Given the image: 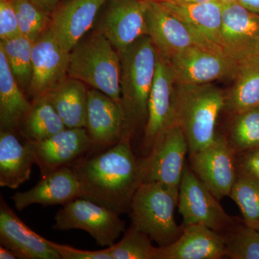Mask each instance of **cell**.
Here are the masks:
<instances>
[{"instance_id":"obj_1","label":"cell","mask_w":259,"mask_h":259,"mask_svg":"<svg viewBox=\"0 0 259 259\" xmlns=\"http://www.w3.org/2000/svg\"><path fill=\"white\" fill-rule=\"evenodd\" d=\"M71 167L81 185L80 197L118 214L130 212L133 197L142 182L129 139L91 157L80 158Z\"/></svg>"},{"instance_id":"obj_2","label":"cell","mask_w":259,"mask_h":259,"mask_svg":"<svg viewBox=\"0 0 259 259\" xmlns=\"http://www.w3.org/2000/svg\"><path fill=\"white\" fill-rule=\"evenodd\" d=\"M119 54L121 100L125 120L122 139H131L135 128L146 125L147 122L148 100L156 75L158 52L146 35Z\"/></svg>"},{"instance_id":"obj_3","label":"cell","mask_w":259,"mask_h":259,"mask_svg":"<svg viewBox=\"0 0 259 259\" xmlns=\"http://www.w3.org/2000/svg\"><path fill=\"white\" fill-rule=\"evenodd\" d=\"M226 93L214 83H177V123L183 131L189 153L200 151L215 139L218 115L225 107Z\"/></svg>"},{"instance_id":"obj_4","label":"cell","mask_w":259,"mask_h":259,"mask_svg":"<svg viewBox=\"0 0 259 259\" xmlns=\"http://www.w3.org/2000/svg\"><path fill=\"white\" fill-rule=\"evenodd\" d=\"M120 73V54L97 29L87 34L70 52L69 77L122 104Z\"/></svg>"},{"instance_id":"obj_5","label":"cell","mask_w":259,"mask_h":259,"mask_svg":"<svg viewBox=\"0 0 259 259\" xmlns=\"http://www.w3.org/2000/svg\"><path fill=\"white\" fill-rule=\"evenodd\" d=\"M179 192L158 182H142L133 197L129 212L132 225L159 247L171 244L183 231L175 218Z\"/></svg>"},{"instance_id":"obj_6","label":"cell","mask_w":259,"mask_h":259,"mask_svg":"<svg viewBox=\"0 0 259 259\" xmlns=\"http://www.w3.org/2000/svg\"><path fill=\"white\" fill-rule=\"evenodd\" d=\"M118 213L89 199L76 198L64 204L55 216L53 228L59 231L82 230L101 246H112L125 231Z\"/></svg>"},{"instance_id":"obj_7","label":"cell","mask_w":259,"mask_h":259,"mask_svg":"<svg viewBox=\"0 0 259 259\" xmlns=\"http://www.w3.org/2000/svg\"><path fill=\"white\" fill-rule=\"evenodd\" d=\"M178 209L183 218V227L203 225L219 233L226 231L236 223L190 165L185 164L182 174Z\"/></svg>"},{"instance_id":"obj_8","label":"cell","mask_w":259,"mask_h":259,"mask_svg":"<svg viewBox=\"0 0 259 259\" xmlns=\"http://www.w3.org/2000/svg\"><path fill=\"white\" fill-rule=\"evenodd\" d=\"M177 82L171 66L158 54L156 75L150 93L143 150L150 153L177 124Z\"/></svg>"},{"instance_id":"obj_9","label":"cell","mask_w":259,"mask_h":259,"mask_svg":"<svg viewBox=\"0 0 259 259\" xmlns=\"http://www.w3.org/2000/svg\"><path fill=\"white\" fill-rule=\"evenodd\" d=\"M177 83L199 85L226 79H234L239 63L221 49L194 46L181 51L168 62Z\"/></svg>"},{"instance_id":"obj_10","label":"cell","mask_w":259,"mask_h":259,"mask_svg":"<svg viewBox=\"0 0 259 259\" xmlns=\"http://www.w3.org/2000/svg\"><path fill=\"white\" fill-rule=\"evenodd\" d=\"M187 153L185 135L175 124L139 162L141 182H158L180 189Z\"/></svg>"},{"instance_id":"obj_11","label":"cell","mask_w":259,"mask_h":259,"mask_svg":"<svg viewBox=\"0 0 259 259\" xmlns=\"http://www.w3.org/2000/svg\"><path fill=\"white\" fill-rule=\"evenodd\" d=\"M190 166L219 200L230 196L238 178L236 153L223 136L207 147L190 154Z\"/></svg>"},{"instance_id":"obj_12","label":"cell","mask_w":259,"mask_h":259,"mask_svg":"<svg viewBox=\"0 0 259 259\" xmlns=\"http://www.w3.org/2000/svg\"><path fill=\"white\" fill-rule=\"evenodd\" d=\"M106 9L96 28L117 52L147 35L146 0H107Z\"/></svg>"},{"instance_id":"obj_13","label":"cell","mask_w":259,"mask_h":259,"mask_svg":"<svg viewBox=\"0 0 259 259\" xmlns=\"http://www.w3.org/2000/svg\"><path fill=\"white\" fill-rule=\"evenodd\" d=\"M32 74L28 93L32 100L47 95L69 76L70 52L50 28L33 42Z\"/></svg>"},{"instance_id":"obj_14","label":"cell","mask_w":259,"mask_h":259,"mask_svg":"<svg viewBox=\"0 0 259 259\" xmlns=\"http://www.w3.org/2000/svg\"><path fill=\"white\" fill-rule=\"evenodd\" d=\"M259 40V14L239 3L223 5L219 47L233 60L241 63L254 56Z\"/></svg>"},{"instance_id":"obj_15","label":"cell","mask_w":259,"mask_h":259,"mask_svg":"<svg viewBox=\"0 0 259 259\" xmlns=\"http://www.w3.org/2000/svg\"><path fill=\"white\" fill-rule=\"evenodd\" d=\"M42 177L71 164L94 148L85 127L66 128L41 141H30Z\"/></svg>"},{"instance_id":"obj_16","label":"cell","mask_w":259,"mask_h":259,"mask_svg":"<svg viewBox=\"0 0 259 259\" xmlns=\"http://www.w3.org/2000/svg\"><path fill=\"white\" fill-rule=\"evenodd\" d=\"M146 4L147 35L152 40L158 54L167 62L181 51L191 47H207L158 2L146 0Z\"/></svg>"},{"instance_id":"obj_17","label":"cell","mask_w":259,"mask_h":259,"mask_svg":"<svg viewBox=\"0 0 259 259\" xmlns=\"http://www.w3.org/2000/svg\"><path fill=\"white\" fill-rule=\"evenodd\" d=\"M106 0H65L51 13L50 29L66 51L71 50L94 26Z\"/></svg>"},{"instance_id":"obj_18","label":"cell","mask_w":259,"mask_h":259,"mask_svg":"<svg viewBox=\"0 0 259 259\" xmlns=\"http://www.w3.org/2000/svg\"><path fill=\"white\" fill-rule=\"evenodd\" d=\"M87 125L94 148H105L120 142L125 127L122 104L96 89L88 88Z\"/></svg>"},{"instance_id":"obj_19","label":"cell","mask_w":259,"mask_h":259,"mask_svg":"<svg viewBox=\"0 0 259 259\" xmlns=\"http://www.w3.org/2000/svg\"><path fill=\"white\" fill-rule=\"evenodd\" d=\"M0 243L20 259H61L49 240L30 229L1 197Z\"/></svg>"},{"instance_id":"obj_20","label":"cell","mask_w":259,"mask_h":259,"mask_svg":"<svg viewBox=\"0 0 259 259\" xmlns=\"http://www.w3.org/2000/svg\"><path fill=\"white\" fill-rule=\"evenodd\" d=\"M81 196L79 178L71 166L63 167L42 177L32 188L16 192L12 197L15 208L19 211L32 205H57L69 203Z\"/></svg>"},{"instance_id":"obj_21","label":"cell","mask_w":259,"mask_h":259,"mask_svg":"<svg viewBox=\"0 0 259 259\" xmlns=\"http://www.w3.org/2000/svg\"><path fill=\"white\" fill-rule=\"evenodd\" d=\"M226 255L224 237L203 225L183 227L176 241L156 249V259H220Z\"/></svg>"},{"instance_id":"obj_22","label":"cell","mask_w":259,"mask_h":259,"mask_svg":"<svg viewBox=\"0 0 259 259\" xmlns=\"http://www.w3.org/2000/svg\"><path fill=\"white\" fill-rule=\"evenodd\" d=\"M158 3L185 24L199 41L207 47L221 49L219 47V36L222 23L223 5L219 2Z\"/></svg>"},{"instance_id":"obj_23","label":"cell","mask_w":259,"mask_h":259,"mask_svg":"<svg viewBox=\"0 0 259 259\" xmlns=\"http://www.w3.org/2000/svg\"><path fill=\"white\" fill-rule=\"evenodd\" d=\"M35 164L28 141L22 143L15 131H0V186L15 190L30 180Z\"/></svg>"},{"instance_id":"obj_24","label":"cell","mask_w":259,"mask_h":259,"mask_svg":"<svg viewBox=\"0 0 259 259\" xmlns=\"http://www.w3.org/2000/svg\"><path fill=\"white\" fill-rule=\"evenodd\" d=\"M25 92L12 72L4 53L0 50V130L15 131L19 129L30 111Z\"/></svg>"},{"instance_id":"obj_25","label":"cell","mask_w":259,"mask_h":259,"mask_svg":"<svg viewBox=\"0 0 259 259\" xmlns=\"http://www.w3.org/2000/svg\"><path fill=\"white\" fill-rule=\"evenodd\" d=\"M88 88L79 80L68 76L46 96L67 128L86 127Z\"/></svg>"},{"instance_id":"obj_26","label":"cell","mask_w":259,"mask_h":259,"mask_svg":"<svg viewBox=\"0 0 259 259\" xmlns=\"http://www.w3.org/2000/svg\"><path fill=\"white\" fill-rule=\"evenodd\" d=\"M235 82L226 93L225 107L233 115L259 107V58L239 63Z\"/></svg>"},{"instance_id":"obj_27","label":"cell","mask_w":259,"mask_h":259,"mask_svg":"<svg viewBox=\"0 0 259 259\" xmlns=\"http://www.w3.org/2000/svg\"><path fill=\"white\" fill-rule=\"evenodd\" d=\"M66 128L62 119L46 95L32 100L19 130L26 141H41Z\"/></svg>"},{"instance_id":"obj_28","label":"cell","mask_w":259,"mask_h":259,"mask_svg":"<svg viewBox=\"0 0 259 259\" xmlns=\"http://www.w3.org/2000/svg\"><path fill=\"white\" fill-rule=\"evenodd\" d=\"M33 42L22 35L0 42V50L4 53L15 79L26 93L32 79Z\"/></svg>"},{"instance_id":"obj_29","label":"cell","mask_w":259,"mask_h":259,"mask_svg":"<svg viewBox=\"0 0 259 259\" xmlns=\"http://www.w3.org/2000/svg\"><path fill=\"white\" fill-rule=\"evenodd\" d=\"M227 140L236 153L259 147V107L233 115Z\"/></svg>"},{"instance_id":"obj_30","label":"cell","mask_w":259,"mask_h":259,"mask_svg":"<svg viewBox=\"0 0 259 259\" xmlns=\"http://www.w3.org/2000/svg\"><path fill=\"white\" fill-rule=\"evenodd\" d=\"M224 237L226 255L232 259H259V232L253 227L235 223Z\"/></svg>"},{"instance_id":"obj_31","label":"cell","mask_w":259,"mask_h":259,"mask_svg":"<svg viewBox=\"0 0 259 259\" xmlns=\"http://www.w3.org/2000/svg\"><path fill=\"white\" fill-rule=\"evenodd\" d=\"M151 241L147 234L131 225L123 238L107 248L112 259H156L157 247Z\"/></svg>"},{"instance_id":"obj_32","label":"cell","mask_w":259,"mask_h":259,"mask_svg":"<svg viewBox=\"0 0 259 259\" xmlns=\"http://www.w3.org/2000/svg\"><path fill=\"white\" fill-rule=\"evenodd\" d=\"M20 34L35 41L50 28L51 13L31 0H13Z\"/></svg>"},{"instance_id":"obj_33","label":"cell","mask_w":259,"mask_h":259,"mask_svg":"<svg viewBox=\"0 0 259 259\" xmlns=\"http://www.w3.org/2000/svg\"><path fill=\"white\" fill-rule=\"evenodd\" d=\"M229 197L239 207L246 224L259 220V180L238 176Z\"/></svg>"},{"instance_id":"obj_34","label":"cell","mask_w":259,"mask_h":259,"mask_svg":"<svg viewBox=\"0 0 259 259\" xmlns=\"http://www.w3.org/2000/svg\"><path fill=\"white\" fill-rule=\"evenodd\" d=\"M20 35L13 0H0V39L8 40Z\"/></svg>"},{"instance_id":"obj_35","label":"cell","mask_w":259,"mask_h":259,"mask_svg":"<svg viewBox=\"0 0 259 259\" xmlns=\"http://www.w3.org/2000/svg\"><path fill=\"white\" fill-rule=\"evenodd\" d=\"M238 176L259 180V147L236 153Z\"/></svg>"},{"instance_id":"obj_36","label":"cell","mask_w":259,"mask_h":259,"mask_svg":"<svg viewBox=\"0 0 259 259\" xmlns=\"http://www.w3.org/2000/svg\"><path fill=\"white\" fill-rule=\"evenodd\" d=\"M62 259H112L108 248L100 250H81L49 241Z\"/></svg>"},{"instance_id":"obj_37","label":"cell","mask_w":259,"mask_h":259,"mask_svg":"<svg viewBox=\"0 0 259 259\" xmlns=\"http://www.w3.org/2000/svg\"><path fill=\"white\" fill-rule=\"evenodd\" d=\"M31 1L50 13L54 12L57 5L60 3V0H31Z\"/></svg>"},{"instance_id":"obj_38","label":"cell","mask_w":259,"mask_h":259,"mask_svg":"<svg viewBox=\"0 0 259 259\" xmlns=\"http://www.w3.org/2000/svg\"><path fill=\"white\" fill-rule=\"evenodd\" d=\"M238 3L250 11L259 14V0H239Z\"/></svg>"},{"instance_id":"obj_39","label":"cell","mask_w":259,"mask_h":259,"mask_svg":"<svg viewBox=\"0 0 259 259\" xmlns=\"http://www.w3.org/2000/svg\"><path fill=\"white\" fill-rule=\"evenodd\" d=\"M0 258L1 259H16V255L15 254L13 250L0 245Z\"/></svg>"},{"instance_id":"obj_40","label":"cell","mask_w":259,"mask_h":259,"mask_svg":"<svg viewBox=\"0 0 259 259\" xmlns=\"http://www.w3.org/2000/svg\"><path fill=\"white\" fill-rule=\"evenodd\" d=\"M156 2H172L179 3H202L207 2L217 1V0H153Z\"/></svg>"},{"instance_id":"obj_41","label":"cell","mask_w":259,"mask_h":259,"mask_svg":"<svg viewBox=\"0 0 259 259\" xmlns=\"http://www.w3.org/2000/svg\"><path fill=\"white\" fill-rule=\"evenodd\" d=\"M222 5H229L233 4V3H238L239 0H217Z\"/></svg>"},{"instance_id":"obj_42","label":"cell","mask_w":259,"mask_h":259,"mask_svg":"<svg viewBox=\"0 0 259 259\" xmlns=\"http://www.w3.org/2000/svg\"><path fill=\"white\" fill-rule=\"evenodd\" d=\"M248 226H250L255 228V229L257 230L259 232V220L258 221H255L254 223H251V224H248Z\"/></svg>"},{"instance_id":"obj_43","label":"cell","mask_w":259,"mask_h":259,"mask_svg":"<svg viewBox=\"0 0 259 259\" xmlns=\"http://www.w3.org/2000/svg\"><path fill=\"white\" fill-rule=\"evenodd\" d=\"M254 56H256V57L259 58V40L258 42V45H257L256 50H255Z\"/></svg>"},{"instance_id":"obj_44","label":"cell","mask_w":259,"mask_h":259,"mask_svg":"<svg viewBox=\"0 0 259 259\" xmlns=\"http://www.w3.org/2000/svg\"><path fill=\"white\" fill-rule=\"evenodd\" d=\"M106 1H107V0H106Z\"/></svg>"}]
</instances>
